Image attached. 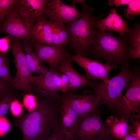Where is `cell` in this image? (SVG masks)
Segmentation results:
<instances>
[{"label":"cell","mask_w":140,"mask_h":140,"mask_svg":"<svg viewBox=\"0 0 140 140\" xmlns=\"http://www.w3.org/2000/svg\"><path fill=\"white\" fill-rule=\"evenodd\" d=\"M0 116V135L5 134L8 131L10 126L6 120Z\"/></svg>","instance_id":"obj_33"},{"label":"cell","mask_w":140,"mask_h":140,"mask_svg":"<svg viewBox=\"0 0 140 140\" xmlns=\"http://www.w3.org/2000/svg\"><path fill=\"white\" fill-rule=\"evenodd\" d=\"M123 9L124 16L130 20H133L136 15H140V0H132Z\"/></svg>","instance_id":"obj_25"},{"label":"cell","mask_w":140,"mask_h":140,"mask_svg":"<svg viewBox=\"0 0 140 140\" xmlns=\"http://www.w3.org/2000/svg\"><path fill=\"white\" fill-rule=\"evenodd\" d=\"M69 55L62 61L57 68L59 72L64 74L67 77L69 85L67 92H73L86 86L91 87L92 84L91 80L87 79L74 69L71 64L72 61L69 58Z\"/></svg>","instance_id":"obj_14"},{"label":"cell","mask_w":140,"mask_h":140,"mask_svg":"<svg viewBox=\"0 0 140 140\" xmlns=\"http://www.w3.org/2000/svg\"><path fill=\"white\" fill-rule=\"evenodd\" d=\"M128 121L123 117L111 115L106 119L105 124L113 138L123 140L131 127L128 125Z\"/></svg>","instance_id":"obj_19"},{"label":"cell","mask_w":140,"mask_h":140,"mask_svg":"<svg viewBox=\"0 0 140 140\" xmlns=\"http://www.w3.org/2000/svg\"><path fill=\"white\" fill-rule=\"evenodd\" d=\"M0 79L8 87L12 88L13 78L10 75L9 60L6 53L1 52H0Z\"/></svg>","instance_id":"obj_22"},{"label":"cell","mask_w":140,"mask_h":140,"mask_svg":"<svg viewBox=\"0 0 140 140\" xmlns=\"http://www.w3.org/2000/svg\"><path fill=\"white\" fill-rule=\"evenodd\" d=\"M128 38V50L140 51V25L136 23L134 27L126 33Z\"/></svg>","instance_id":"obj_23"},{"label":"cell","mask_w":140,"mask_h":140,"mask_svg":"<svg viewBox=\"0 0 140 140\" xmlns=\"http://www.w3.org/2000/svg\"><path fill=\"white\" fill-rule=\"evenodd\" d=\"M36 21L21 13L15 6L0 27V33L30 42L31 29Z\"/></svg>","instance_id":"obj_8"},{"label":"cell","mask_w":140,"mask_h":140,"mask_svg":"<svg viewBox=\"0 0 140 140\" xmlns=\"http://www.w3.org/2000/svg\"><path fill=\"white\" fill-rule=\"evenodd\" d=\"M140 113L137 115H132L130 120L132 123L131 130L134 132L133 135L138 139L140 140Z\"/></svg>","instance_id":"obj_29"},{"label":"cell","mask_w":140,"mask_h":140,"mask_svg":"<svg viewBox=\"0 0 140 140\" xmlns=\"http://www.w3.org/2000/svg\"><path fill=\"white\" fill-rule=\"evenodd\" d=\"M22 107V105L16 99L11 103L9 110L13 116L18 117L21 116L23 112Z\"/></svg>","instance_id":"obj_30"},{"label":"cell","mask_w":140,"mask_h":140,"mask_svg":"<svg viewBox=\"0 0 140 140\" xmlns=\"http://www.w3.org/2000/svg\"><path fill=\"white\" fill-rule=\"evenodd\" d=\"M95 27L104 32L115 31L120 34L127 33L130 29L128 24L118 15L114 8L111 9L106 17L97 20L95 24Z\"/></svg>","instance_id":"obj_16"},{"label":"cell","mask_w":140,"mask_h":140,"mask_svg":"<svg viewBox=\"0 0 140 140\" xmlns=\"http://www.w3.org/2000/svg\"><path fill=\"white\" fill-rule=\"evenodd\" d=\"M130 83L125 95L113 109L120 117L130 120L132 113L139 111L140 106V67L133 68Z\"/></svg>","instance_id":"obj_7"},{"label":"cell","mask_w":140,"mask_h":140,"mask_svg":"<svg viewBox=\"0 0 140 140\" xmlns=\"http://www.w3.org/2000/svg\"><path fill=\"white\" fill-rule=\"evenodd\" d=\"M26 60L31 73L43 74L47 71L43 64L39 65L40 61L33 51L30 42L23 40L22 43Z\"/></svg>","instance_id":"obj_20"},{"label":"cell","mask_w":140,"mask_h":140,"mask_svg":"<svg viewBox=\"0 0 140 140\" xmlns=\"http://www.w3.org/2000/svg\"><path fill=\"white\" fill-rule=\"evenodd\" d=\"M61 100L70 105L79 118L83 117L97 111L102 104L93 91L85 90L81 94L67 92L61 96Z\"/></svg>","instance_id":"obj_9"},{"label":"cell","mask_w":140,"mask_h":140,"mask_svg":"<svg viewBox=\"0 0 140 140\" xmlns=\"http://www.w3.org/2000/svg\"><path fill=\"white\" fill-rule=\"evenodd\" d=\"M9 49L13 55L16 69V75L13 78L11 88L26 94L31 93L32 76L26 60L21 39L14 38L10 42Z\"/></svg>","instance_id":"obj_5"},{"label":"cell","mask_w":140,"mask_h":140,"mask_svg":"<svg viewBox=\"0 0 140 140\" xmlns=\"http://www.w3.org/2000/svg\"><path fill=\"white\" fill-rule=\"evenodd\" d=\"M50 22L53 46L61 48H65L68 41V35L65 28V24L60 20Z\"/></svg>","instance_id":"obj_21"},{"label":"cell","mask_w":140,"mask_h":140,"mask_svg":"<svg viewBox=\"0 0 140 140\" xmlns=\"http://www.w3.org/2000/svg\"><path fill=\"white\" fill-rule=\"evenodd\" d=\"M132 73L133 69L129 65L124 66L120 72L109 79L107 82L91 80V87L102 104L113 109L121 98L122 92L129 84Z\"/></svg>","instance_id":"obj_4"},{"label":"cell","mask_w":140,"mask_h":140,"mask_svg":"<svg viewBox=\"0 0 140 140\" xmlns=\"http://www.w3.org/2000/svg\"><path fill=\"white\" fill-rule=\"evenodd\" d=\"M18 0H0V25L3 24Z\"/></svg>","instance_id":"obj_26"},{"label":"cell","mask_w":140,"mask_h":140,"mask_svg":"<svg viewBox=\"0 0 140 140\" xmlns=\"http://www.w3.org/2000/svg\"><path fill=\"white\" fill-rule=\"evenodd\" d=\"M82 12L75 6H68L60 0H50L47 4L44 16L51 22L60 20L65 24L70 23L80 17Z\"/></svg>","instance_id":"obj_12"},{"label":"cell","mask_w":140,"mask_h":140,"mask_svg":"<svg viewBox=\"0 0 140 140\" xmlns=\"http://www.w3.org/2000/svg\"><path fill=\"white\" fill-rule=\"evenodd\" d=\"M69 85L67 77L64 73H61L58 76L56 81V86L58 90L63 94L67 92Z\"/></svg>","instance_id":"obj_28"},{"label":"cell","mask_w":140,"mask_h":140,"mask_svg":"<svg viewBox=\"0 0 140 140\" xmlns=\"http://www.w3.org/2000/svg\"><path fill=\"white\" fill-rule=\"evenodd\" d=\"M71 60L76 63L86 72L85 77L89 80H100L107 82L109 81V73L117 66L99 62L78 54L70 55Z\"/></svg>","instance_id":"obj_11"},{"label":"cell","mask_w":140,"mask_h":140,"mask_svg":"<svg viewBox=\"0 0 140 140\" xmlns=\"http://www.w3.org/2000/svg\"><path fill=\"white\" fill-rule=\"evenodd\" d=\"M32 111L17 117L13 125L23 135V140H44L61 123V101L37 97Z\"/></svg>","instance_id":"obj_1"},{"label":"cell","mask_w":140,"mask_h":140,"mask_svg":"<svg viewBox=\"0 0 140 140\" xmlns=\"http://www.w3.org/2000/svg\"><path fill=\"white\" fill-rule=\"evenodd\" d=\"M19 97L16 91L0 93V116L8 113L12 102L16 99H18Z\"/></svg>","instance_id":"obj_24"},{"label":"cell","mask_w":140,"mask_h":140,"mask_svg":"<svg viewBox=\"0 0 140 140\" xmlns=\"http://www.w3.org/2000/svg\"><path fill=\"white\" fill-rule=\"evenodd\" d=\"M23 103L29 112L32 111L37 106L36 96L32 93L26 94L24 96Z\"/></svg>","instance_id":"obj_27"},{"label":"cell","mask_w":140,"mask_h":140,"mask_svg":"<svg viewBox=\"0 0 140 140\" xmlns=\"http://www.w3.org/2000/svg\"><path fill=\"white\" fill-rule=\"evenodd\" d=\"M82 15L77 20L66 24L68 35L67 45L75 54L87 57L90 46L95 39V24L103 16L93 15V8L82 5Z\"/></svg>","instance_id":"obj_3"},{"label":"cell","mask_w":140,"mask_h":140,"mask_svg":"<svg viewBox=\"0 0 140 140\" xmlns=\"http://www.w3.org/2000/svg\"><path fill=\"white\" fill-rule=\"evenodd\" d=\"M133 132L130 129L128 131V133L123 139V140H138L137 138L133 135Z\"/></svg>","instance_id":"obj_36"},{"label":"cell","mask_w":140,"mask_h":140,"mask_svg":"<svg viewBox=\"0 0 140 140\" xmlns=\"http://www.w3.org/2000/svg\"><path fill=\"white\" fill-rule=\"evenodd\" d=\"M85 1L84 0H72L71 1V6H74L75 5L78 3L81 4L83 5L85 4Z\"/></svg>","instance_id":"obj_37"},{"label":"cell","mask_w":140,"mask_h":140,"mask_svg":"<svg viewBox=\"0 0 140 140\" xmlns=\"http://www.w3.org/2000/svg\"><path fill=\"white\" fill-rule=\"evenodd\" d=\"M132 0H109L108 1V4L110 6L115 5V10L116 8L120 6L127 5Z\"/></svg>","instance_id":"obj_34"},{"label":"cell","mask_w":140,"mask_h":140,"mask_svg":"<svg viewBox=\"0 0 140 140\" xmlns=\"http://www.w3.org/2000/svg\"><path fill=\"white\" fill-rule=\"evenodd\" d=\"M94 32V41L88 55L96 60L103 59L106 63L111 65H119L122 67L129 65L126 33L120 34L116 37L112 32H106L97 28H95Z\"/></svg>","instance_id":"obj_2"},{"label":"cell","mask_w":140,"mask_h":140,"mask_svg":"<svg viewBox=\"0 0 140 140\" xmlns=\"http://www.w3.org/2000/svg\"><path fill=\"white\" fill-rule=\"evenodd\" d=\"M34 51L40 62L47 63L50 68L56 69L69 55L68 50L54 46L33 43Z\"/></svg>","instance_id":"obj_13"},{"label":"cell","mask_w":140,"mask_h":140,"mask_svg":"<svg viewBox=\"0 0 140 140\" xmlns=\"http://www.w3.org/2000/svg\"><path fill=\"white\" fill-rule=\"evenodd\" d=\"M12 37L9 35L0 38V52L6 53L9 49L11 38Z\"/></svg>","instance_id":"obj_32"},{"label":"cell","mask_w":140,"mask_h":140,"mask_svg":"<svg viewBox=\"0 0 140 140\" xmlns=\"http://www.w3.org/2000/svg\"><path fill=\"white\" fill-rule=\"evenodd\" d=\"M61 73L56 69L50 68L45 74L32 76V92L37 97L61 101L56 86L57 77Z\"/></svg>","instance_id":"obj_10"},{"label":"cell","mask_w":140,"mask_h":140,"mask_svg":"<svg viewBox=\"0 0 140 140\" xmlns=\"http://www.w3.org/2000/svg\"><path fill=\"white\" fill-rule=\"evenodd\" d=\"M61 102L60 109L61 128L65 140H72L78 126L79 117L70 105L65 102Z\"/></svg>","instance_id":"obj_15"},{"label":"cell","mask_w":140,"mask_h":140,"mask_svg":"<svg viewBox=\"0 0 140 140\" xmlns=\"http://www.w3.org/2000/svg\"><path fill=\"white\" fill-rule=\"evenodd\" d=\"M48 0H18L17 9L26 16L37 20L45 17L44 12Z\"/></svg>","instance_id":"obj_17"},{"label":"cell","mask_w":140,"mask_h":140,"mask_svg":"<svg viewBox=\"0 0 140 140\" xmlns=\"http://www.w3.org/2000/svg\"><path fill=\"white\" fill-rule=\"evenodd\" d=\"M15 89L9 88L0 79V93L10 91H16Z\"/></svg>","instance_id":"obj_35"},{"label":"cell","mask_w":140,"mask_h":140,"mask_svg":"<svg viewBox=\"0 0 140 140\" xmlns=\"http://www.w3.org/2000/svg\"><path fill=\"white\" fill-rule=\"evenodd\" d=\"M112 137L97 111L79 118L72 140H107Z\"/></svg>","instance_id":"obj_6"},{"label":"cell","mask_w":140,"mask_h":140,"mask_svg":"<svg viewBox=\"0 0 140 140\" xmlns=\"http://www.w3.org/2000/svg\"><path fill=\"white\" fill-rule=\"evenodd\" d=\"M36 22L31 30L32 41L33 43L53 46L50 21L44 17L38 19Z\"/></svg>","instance_id":"obj_18"},{"label":"cell","mask_w":140,"mask_h":140,"mask_svg":"<svg viewBox=\"0 0 140 140\" xmlns=\"http://www.w3.org/2000/svg\"><path fill=\"white\" fill-rule=\"evenodd\" d=\"M44 140H65L60 124L54 129L48 137Z\"/></svg>","instance_id":"obj_31"},{"label":"cell","mask_w":140,"mask_h":140,"mask_svg":"<svg viewBox=\"0 0 140 140\" xmlns=\"http://www.w3.org/2000/svg\"><path fill=\"white\" fill-rule=\"evenodd\" d=\"M107 140H114V139L112 137H111L110 138Z\"/></svg>","instance_id":"obj_38"}]
</instances>
